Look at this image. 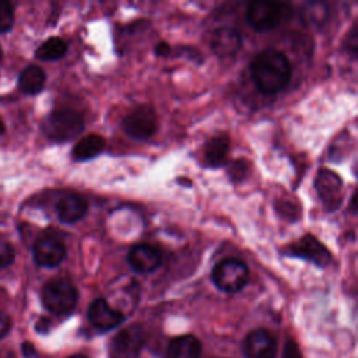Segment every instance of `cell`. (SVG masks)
Masks as SVG:
<instances>
[{"mask_svg":"<svg viewBox=\"0 0 358 358\" xmlns=\"http://www.w3.org/2000/svg\"><path fill=\"white\" fill-rule=\"evenodd\" d=\"M66 257V246L56 235H43L34 245V260L42 267H56Z\"/></svg>","mask_w":358,"mask_h":358,"instance_id":"30bf717a","label":"cell"},{"mask_svg":"<svg viewBox=\"0 0 358 358\" xmlns=\"http://www.w3.org/2000/svg\"><path fill=\"white\" fill-rule=\"evenodd\" d=\"M123 131L136 140H145L157 130V113L151 105H140L134 108L122 120Z\"/></svg>","mask_w":358,"mask_h":358,"instance_id":"52a82bcc","label":"cell"},{"mask_svg":"<svg viewBox=\"0 0 358 358\" xmlns=\"http://www.w3.org/2000/svg\"><path fill=\"white\" fill-rule=\"evenodd\" d=\"M14 24V10L8 1L0 0V32H7Z\"/></svg>","mask_w":358,"mask_h":358,"instance_id":"7402d4cb","label":"cell"},{"mask_svg":"<svg viewBox=\"0 0 358 358\" xmlns=\"http://www.w3.org/2000/svg\"><path fill=\"white\" fill-rule=\"evenodd\" d=\"M46 81V74L42 70V67L36 64H31L22 70L18 78V85L20 90L25 94L35 95L39 94L43 90Z\"/></svg>","mask_w":358,"mask_h":358,"instance_id":"d6986e66","label":"cell"},{"mask_svg":"<svg viewBox=\"0 0 358 358\" xmlns=\"http://www.w3.org/2000/svg\"><path fill=\"white\" fill-rule=\"evenodd\" d=\"M10 327H11L10 316L0 310V340L10 331Z\"/></svg>","mask_w":358,"mask_h":358,"instance_id":"484cf974","label":"cell"},{"mask_svg":"<svg viewBox=\"0 0 358 358\" xmlns=\"http://www.w3.org/2000/svg\"><path fill=\"white\" fill-rule=\"evenodd\" d=\"M201 344L192 334L179 336L171 340L166 348V358H200Z\"/></svg>","mask_w":358,"mask_h":358,"instance_id":"2e32d148","label":"cell"},{"mask_svg":"<svg viewBox=\"0 0 358 358\" xmlns=\"http://www.w3.org/2000/svg\"><path fill=\"white\" fill-rule=\"evenodd\" d=\"M228 148H229V138L227 134L211 137L206 143V148H204V159L207 165L213 168L222 166L227 161Z\"/></svg>","mask_w":358,"mask_h":358,"instance_id":"ac0fdd59","label":"cell"},{"mask_svg":"<svg viewBox=\"0 0 358 358\" xmlns=\"http://www.w3.org/2000/svg\"><path fill=\"white\" fill-rule=\"evenodd\" d=\"M282 358H302V352L294 340H288L285 343Z\"/></svg>","mask_w":358,"mask_h":358,"instance_id":"d4e9b609","label":"cell"},{"mask_svg":"<svg viewBox=\"0 0 358 358\" xmlns=\"http://www.w3.org/2000/svg\"><path fill=\"white\" fill-rule=\"evenodd\" d=\"M289 14V6L277 1L255 0L248 4L246 21L257 32H266L278 27L285 15Z\"/></svg>","mask_w":358,"mask_h":358,"instance_id":"277c9868","label":"cell"},{"mask_svg":"<svg viewBox=\"0 0 358 358\" xmlns=\"http://www.w3.org/2000/svg\"><path fill=\"white\" fill-rule=\"evenodd\" d=\"M88 210L87 201L78 194H66L63 196L56 206L59 220L66 224H73L81 220Z\"/></svg>","mask_w":358,"mask_h":358,"instance_id":"9a60e30c","label":"cell"},{"mask_svg":"<svg viewBox=\"0 0 358 358\" xmlns=\"http://www.w3.org/2000/svg\"><path fill=\"white\" fill-rule=\"evenodd\" d=\"M210 46L218 57H231L241 49L242 36L234 28L220 27L213 31Z\"/></svg>","mask_w":358,"mask_h":358,"instance_id":"5bb4252c","label":"cell"},{"mask_svg":"<svg viewBox=\"0 0 358 358\" xmlns=\"http://www.w3.org/2000/svg\"><path fill=\"white\" fill-rule=\"evenodd\" d=\"M329 6L322 1H309L301 7V20L306 25L319 27L327 21Z\"/></svg>","mask_w":358,"mask_h":358,"instance_id":"ffe728a7","label":"cell"},{"mask_svg":"<svg viewBox=\"0 0 358 358\" xmlns=\"http://www.w3.org/2000/svg\"><path fill=\"white\" fill-rule=\"evenodd\" d=\"M0 57H1V48H0Z\"/></svg>","mask_w":358,"mask_h":358,"instance_id":"f546056e","label":"cell"},{"mask_svg":"<svg viewBox=\"0 0 358 358\" xmlns=\"http://www.w3.org/2000/svg\"><path fill=\"white\" fill-rule=\"evenodd\" d=\"M315 187L329 211L337 208L341 204L343 180L336 172L322 168L315 179Z\"/></svg>","mask_w":358,"mask_h":358,"instance_id":"9c48e42d","label":"cell"},{"mask_svg":"<svg viewBox=\"0 0 358 358\" xmlns=\"http://www.w3.org/2000/svg\"><path fill=\"white\" fill-rule=\"evenodd\" d=\"M105 145H106L105 138L96 133H92L78 140L71 154L76 161H88L95 158L98 154H101Z\"/></svg>","mask_w":358,"mask_h":358,"instance_id":"e0dca14e","label":"cell"},{"mask_svg":"<svg viewBox=\"0 0 358 358\" xmlns=\"http://www.w3.org/2000/svg\"><path fill=\"white\" fill-rule=\"evenodd\" d=\"M213 282L224 292L241 291L249 280L248 266L238 259H224L218 262L211 273Z\"/></svg>","mask_w":358,"mask_h":358,"instance_id":"5b68a950","label":"cell"},{"mask_svg":"<svg viewBox=\"0 0 358 358\" xmlns=\"http://www.w3.org/2000/svg\"><path fill=\"white\" fill-rule=\"evenodd\" d=\"M145 344L144 329L140 324H131L115 334L109 345L110 358H138Z\"/></svg>","mask_w":358,"mask_h":358,"instance_id":"8992f818","label":"cell"},{"mask_svg":"<svg viewBox=\"0 0 358 358\" xmlns=\"http://www.w3.org/2000/svg\"><path fill=\"white\" fill-rule=\"evenodd\" d=\"M242 348L246 358H275L277 355V341L264 329H256L248 333Z\"/></svg>","mask_w":358,"mask_h":358,"instance_id":"8fae6325","label":"cell"},{"mask_svg":"<svg viewBox=\"0 0 358 358\" xmlns=\"http://www.w3.org/2000/svg\"><path fill=\"white\" fill-rule=\"evenodd\" d=\"M67 52V45L62 38L52 36L42 42L35 52V56L41 60H57Z\"/></svg>","mask_w":358,"mask_h":358,"instance_id":"44dd1931","label":"cell"},{"mask_svg":"<svg viewBox=\"0 0 358 358\" xmlns=\"http://www.w3.org/2000/svg\"><path fill=\"white\" fill-rule=\"evenodd\" d=\"M357 46H358V34H357V27H354L347 36V48L351 50L352 55H357Z\"/></svg>","mask_w":358,"mask_h":358,"instance_id":"4316f807","label":"cell"},{"mask_svg":"<svg viewBox=\"0 0 358 358\" xmlns=\"http://www.w3.org/2000/svg\"><path fill=\"white\" fill-rule=\"evenodd\" d=\"M90 323L101 331H108L123 323L124 315L109 305L103 298H96L88 308Z\"/></svg>","mask_w":358,"mask_h":358,"instance_id":"7c38bea8","label":"cell"},{"mask_svg":"<svg viewBox=\"0 0 358 358\" xmlns=\"http://www.w3.org/2000/svg\"><path fill=\"white\" fill-rule=\"evenodd\" d=\"M248 173V162L245 159H236L229 164L228 175L234 182H241Z\"/></svg>","mask_w":358,"mask_h":358,"instance_id":"cb8c5ba5","label":"cell"},{"mask_svg":"<svg viewBox=\"0 0 358 358\" xmlns=\"http://www.w3.org/2000/svg\"><path fill=\"white\" fill-rule=\"evenodd\" d=\"M169 52H171V46L168 42L162 41V42L155 43V46H154V53L158 56H166Z\"/></svg>","mask_w":358,"mask_h":358,"instance_id":"83f0119b","label":"cell"},{"mask_svg":"<svg viewBox=\"0 0 358 358\" xmlns=\"http://www.w3.org/2000/svg\"><path fill=\"white\" fill-rule=\"evenodd\" d=\"M84 129V117L73 109H56L50 112L43 123L48 138L62 143L78 136Z\"/></svg>","mask_w":358,"mask_h":358,"instance_id":"7a4b0ae2","label":"cell"},{"mask_svg":"<svg viewBox=\"0 0 358 358\" xmlns=\"http://www.w3.org/2000/svg\"><path fill=\"white\" fill-rule=\"evenodd\" d=\"M69 358H85V357H83V355H78V354H76V355H71V357H69Z\"/></svg>","mask_w":358,"mask_h":358,"instance_id":"f1b7e54d","label":"cell"},{"mask_svg":"<svg viewBox=\"0 0 358 358\" xmlns=\"http://www.w3.org/2000/svg\"><path fill=\"white\" fill-rule=\"evenodd\" d=\"M15 257V252L13 245L0 235V268H4L7 266H10L14 262Z\"/></svg>","mask_w":358,"mask_h":358,"instance_id":"603a6c76","label":"cell"},{"mask_svg":"<svg viewBox=\"0 0 358 358\" xmlns=\"http://www.w3.org/2000/svg\"><path fill=\"white\" fill-rule=\"evenodd\" d=\"M127 260L133 270L147 274L155 271L161 266L162 255L150 243H137L129 250Z\"/></svg>","mask_w":358,"mask_h":358,"instance_id":"4fadbf2b","label":"cell"},{"mask_svg":"<svg viewBox=\"0 0 358 358\" xmlns=\"http://www.w3.org/2000/svg\"><path fill=\"white\" fill-rule=\"evenodd\" d=\"M41 299L49 312L55 315H67L76 308L78 294L70 281L55 278L43 285Z\"/></svg>","mask_w":358,"mask_h":358,"instance_id":"3957f363","label":"cell"},{"mask_svg":"<svg viewBox=\"0 0 358 358\" xmlns=\"http://www.w3.org/2000/svg\"><path fill=\"white\" fill-rule=\"evenodd\" d=\"M250 74L257 90L271 95L287 87L291 80L292 67L285 53L268 48L255 56L250 64Z\"/></svg>","mask_w":358,"mask_h":358,"instance_id":"6da1fadb","label":"cell"},{"mask_svg":"<svg viewBox=\"0 0 358 358\" xmlns=\"http://www.w3.org/2000/svg\"><path fill=\"white\" fill-rule=\"evenodd\" d=\"M288 255L312 262L317 267H326L331 262L329 249L313 235L306 234L288 246Z\"/></svg>","mask_w":358,"mask_h":358,"instance_id":"ba28073f","label":"cell"}]
</instances>
